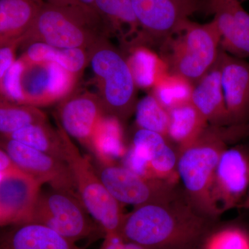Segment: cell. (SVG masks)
Masks as SVG:
<instances>
[{
	"instance_id": "cell-8",
	"label": "cell",
	"mask_w": 249,
	"mask_h": 249,
	"mask_svg": "<svg viewBox=\"0 0 249 249\" xmlns=\"http://www.w3.org/2000/svg\"><path fill=\"white\" fill-rule=\"evenodd\" d=\"M93 166L111 196L122 205L138 207L173 200L181 195L176 183L144 178L118 163L95 160Z\"/></svg>"
},
{
	"instance_id": "cell-3",
	"label": "cell",
	"mask_w": 249,
	"mask_h": 249,
	"mask_svg": "<svg viewBox=\"0 0 249 249\" xmlns=\"http://www.w3.org/2000/svg\"><path fill=\"white\" fill-rule=\"evenodd\" d=\"M106 33L99 16L78 4L44 2L20 45L42 42L58 48L89 51Z\"/></svg>"
},
{
	"instance_id": "cell-36",
	"label": "cell",
	"mask_w": 249,
	"mask_h": 249,
	"mask_svg": "<svg viewBox=\"0 0 249 249\" xmlns=\"http://www.w3.org/2000/svg\"><path fill=\"white\" fill-rule=\"evenodd\" d=\"M43 1L47 4L60 5V6L73 4L70 0H43Z\"/></svg>"
},
{
	"instance_id": "cell-14",
	"label": "cell",
	"mask_w": 249,
	"mask_h": 249,
	"mask_svg": "<svg viewBox=\"0 0 249 249\" xmlns=\"http://www.w3.org/2000/svg\"><path fill=\"white\" fill-rule=\"evenodd\" d=\"M218 61L224 99L232 125L249 124V63L220 49Z\"/></svg>"
},
{
	"instance_id": "cell-10",
	"label": "cell",
	"mask_w": 249,
	"mask_h": 249,
	"mask_svg": "<svg viewBox=\"0 0 249 249\" xmlns=\"http://www.w3.org/2000/svg\"><path fill=\"white\" fill-rule=\"evenodd\" d=\"M147 40L163 41L176 34L190 16L200 10L201 0H131Z\"/></svg>"
},
{
	"instance_id": "cell-26",
	"label": "cell",
	"mask_w": 249,
	"mask_h": 249,
	"mask_svg": "<svg viewBox=\"0 0 249 249\" xmlns=\"http://www.w3.org/2000/svg\"><path fill=\"white\" fill-rule=\"evenodd\" d=\"M45 122L47 116L38 108L0 96V135H9L31 124Z\"/></svg>"
},
{
	"instance_id": "cell-9",
	"label": "cell",
	"mask_w": 249,
	"mask_h": 249,
	"mask_svg": "<svg viewBox=\"0 0 249 249\" xmlns=\"http://www.w3.org/2000/svg\"><path fill=\"white\" fill-rule=\"evenodd\" d=\"M249 187V152L245 147H228L216 168L211 188L214 217L240 207Z\"/></svg>"
},
{
	"instance_id": "cell-11",
	"label": "cell",
	"mask_w": 249,
	"mask_h": 249,
	"mask_svg": "<svg viewBox=\"0 0 249 249\" xmlns=\"http://www.w3.org/2000/svg\"><path fill=\"white\" fill-rule=\"evenodd\" d=\"M0 147L8 155L16 168L28 174L41 184L51 188L76 193L73 175L66 162L0 135Z\"/></svg>"
},
{
	"instance_id": "cell-15",
	"label": "cell",
	"mask_w": 249,
	"mask_h": 249,
	"mask_svg": "<svg viewBox=\"0 0 249 249\" xmlns=\"http://www.w3.org/2000/svg\"><path fill=\"white\" fill-rule=\"evenodd\" d=\"M212 14L220 34L221 49L237 58H249V14L240 1H224Z\"/></svg>"
},
{
	"instance_id": "cell-20",
	"label": "cell",
	"mask_w": 249,
	"mask_h": 249,
	"mask_svg": "<svg viewBox=\"0 0 249 249\" xmlns=\"http://www.w3.org/2000/svg\"><path fill=\"white\" fill-rule=\"evenodd\" d=\"M127 63L137 88L151 89L163 76L169 67L165 59L142 44L131 46Z\"/></svg>"
},
{
	"instance_id": "cell-25",
	"label": "cell",
	"mask_w": 249,
	"mask_h": 249,
	"mask_svg": "<svg viewBox=\"0 0 249 249\" xmlns=\"http://www.w3.org/2000/svg\"><path fill=\"white\" fill-rule=\"evenodd\" d=\"M95 9L107 32L124 34L125 31V36L137 34L141 37L131 0H95Z\"/></svg>"
},
{
	"instance_id": "cell-33",
	"label": "cell",
	"mask_w": 249,
	"mask_h": 249,
	"mask_svg": "<svg viewBox=\"0 0 249 249\" xmlns=\"http://www.w3.org/2000/svg\"><path fill=\"white\" fill-rule=\"evenodd\" d=\"M16 168L8 154L0 147V173Z\"/></svg>"
},
{
	"instance_id": "cell-31",
	"label": "cell",
	"mask_w": 249,
	"mask_h": 249,
	"mask_svg": "<svg viewBox=\"0 0 249 249\" xmlns=\"http://www.w3.org/2000/svg\"><path fill=\"white\" fill-rule=\"evenodd\" d=\"M18 46V44H11L0 47V83L16 60V50Z\"/></svg>"
},
{
	"instance_id": "cell-4",
	"label": "cell",
	"mask_w": 249,
	"mask_h": 249,
	"mask_svg": "<svg viewBox=\"0 0 249 249\" xmlns=\"http://www.w3.org/2000/svg\"><path fill=\"white\" fill-rule=\"evenodd\" d=\"M97 80L105 115L125 122L135 110L136 86L127 58L106 36L89 49V62Z\"/></svg>"
},
{
	"instance_id": "cell-32",
	"label": "cell",
	"mask_w": 249,
	"mask_h": 249,
	"mask_svg": "<svg viewBox=\"0 0 249 249\" xmlns=\"http://www.w3.org/2000/svg\"><path fill=\"white\" fill-rule=\"evenodd\" d=\"M98 249H145L134 242L126 241L119 235H106L103 237L101 247Z\"/></svg>"
},
{
	"instance_id": "cell-24",
	"label": "cell",
	"mask_w": 249,
	"mask_h": 249,
	"mask_svg": "<svg viewBox=\"0 0 249 249\" xmlns=\"http://www.w3.org/2000/svg\"><path fill=\"white\" fill-rule=\"evenodd\" d=\"M5 137L65 161L63 140L59 127L54 129L47 122L31 124Z\"/></svg>"
},
{
	"instance_id": "cell-1",
	"label": "cell",
	"mask_w": 249,
	"mask_h": 249,
	"mask_svg": "<svg viewBox=\"0 0 249 249\" xmlns=\"http://www.w3.org/2000/svg\"><path fill=\"white\" fill-rule=\"evenodd\" d=\"M215 226V219L183 193L173 200L134 208L124 215L119 235L145 249H199Z\"/></svg>"
},
{
	"instance_id": "cell-38",
	"label": "cell",
	"mask_w": 249,
	"mask_h": 249,
	"mask_svg": "<svg viewBox=\"0 0 249 249\" xmlns=\"http://www.w3.org/2000/svg\"><path fill=\"white\" fill-rule=\"evenodd\" d=\"M6 172H2V173H0V182H1V180H2L3 178H4L5 174H6Z\"/></svg>"
},
{
	"instance_id": "cell-5",
	"label": "cell",
	"mask_w": 249,
	"mask_h": 249,
	"mask_svg": "<svg viewBox=\"0 0 249 249\" xmlns=\"http://www.w3.org/2000/svg\"><path fill=\"white\" fill-rule=\"evenodd\" d=\"M65 161L76 183L77 193L88 213L106 235H119L125 214L96 173L91 160L83 156L71 138L59 125Z\"/></svg>"
},
{
	"instance_id": "cell-13",
	"label": "cell",
	"mask_w": 249,
	"mask_h": 249,
	"mask_svg": "<svg viewBox=\"0 0 249 249\" xmlns=\"http://www.w3.org/2000/svg\"><path fill=\"white\" fill-rule=\"evenodd\" d=\"M58 111L60 127L91 152L95 130L105 116L98 95L72 93L60 101Z\"/></svg>"
},
{
	"instance_id": "cell-19",
	"label": "cell",
	"mask_w": 249,
	"mask_h": 249,
	"mask_svg": "<svg viewBox=\"0 0 249 249\" xmlns=\"http://www.w3.org/2000/svg\"><path fill=\"white\" fill-rule=\"evenodd\" d=\"M167 139L178 146V151L187 146L204 130L209 123L189 101L171 108Z\"/></svg>"
},
{
	"instance_id": "cell-40",
	"label": "cell",
	"mask_w": 249,
	"mask_h": 249,
	"mask_svg": "<svg viewBox=\"0 0 249 249\" xmlns=\"http://www.w3.org/2000/svg\"><path fill=\"white\" fill-rule=\"evenodd\" d=\"M0 227H2V224H1V216H0Z\"/></svg>"
},
{
	"instance_id": "cell-28",
	"label": "cell",
	"mask_w": 249,
	"mask_h": 249,
	"mask_svg": "<svg viewBox=\"0 0 249 249\" xmlns=\"http://www.w3.org/2000/svg\"><path fill=\"white\" fill-rule=\"evenodd\" d=\"M134 113L137 128L151 131L167 138L169 112L152 93L137 101Z\"/></svg>"
},
{
	"instance_id": "cell-29",
	"label": "cell",
	"mask_w": 249,
	"mask_h": 249,
	"mask_svg": "<svg viewBox=\"0 0 249 249\" xmlns=\"http://www.w3.org/2000/svg\"><path fill=\"white\" fill-rule=\"evenodd\" d=\"M199 249H249V229L239 224L216 225Z\"/></svg>"
},
{
	"instance_id": "cell-34",
	"label": "cell",
	"mask_w": 249,
	"mask_h": 249,
	"mask_svg": "<svg viewBox=\"0 0 249 249\" xmlns=\"http://www.w3.org/2000/svg\"><path fill=\"white\" fill-rule=\"evenodd\" d=\"M228 0H201L200 10L209 14H212L213 11L221 3ZM240 1V0H239Z\"/></svg>"
},
{
	"instance_id": "cell-39",
	"label": "cell",
	"mask_w": 249,
	"mask_h": 249,
	"mask_svg": "<svg viewBox=\"0 0 249 249\" xmlns=\"http://www.w3.org/2000/svg\"><path fill=\"white\" fill-rule=\"evenodd\" d=\"M70 1L73 4H77L76 2V0H70Z\"/></svg>"
},
{
	"instance_id": "cell-18",
	"label": "cell",
	"mask_w": 249,
	"mask_h": 249,
	"mask_svg": "<svg viewBox=\"0 0 249 249\" xmlns=\"http://www.w3.org/2000/svg\"><path fill=\"white\" fill-rule=\"evenodd\" d=\"M43 4V0H0V47L20 45Z\"/></svg>"
},
{
	"instance_id": "cell-22",
	"label": "cell",
	"mask_w": 249,
	"mask_h": 249,
	"mask_svg": "<svg viewBox=\"0 0 249 249\" xmlns=\"http://www.w3.org/2000/svg\"><path fill=\"white\" fill-rule=\"evenodd\" d=\"M122 123L113 116H103L95 130L91 152L95 160L103 163H117L127 147L124 145Z\"/></svg>"
},
{
	"instance_id": "cell-6",
	"label": "cell",
	"mask_w": 249,
	"mask_h": 249,
	"mask_svg": "<svg viewBox=\"0 0 249 249\" xmlns=\"http://www.w3.org/2000/svg\"><path fill=\"white\" fill-rule=\"evenodd\" d=\"M175 34L169 39L170 53L165 59L170 73L196 83L212 68L217 62L220 51L221 36L214 19L207 24L183 22Z\"/></svg>"
},
{
	"instance_id": "cell-23",
	"label": "cell",
	"mask_w": 249,
	"mask_h": 249,
	"mask_svg": "<svg viewBox=\"0 0 249 249\" xmlns=\"http://www.w3.org/2000/svg\"><path fill=\"white\" fill-rule=\"evenodd\" d=\"M24 62L22 86L24 104L37 107L55 103L50 62Z\"/></svg>"
},
{
	"instance_id": "cell-30",
	"label": "cell",
	"mask_w": 249,
	"mask_h": 249,
	"mask_svg": "<svg viewBox=\"0 0 249 249\" xmlns=\"http://www.w3.org/2000/svg\"><path fill=\"white\" fill-rule=\"evenodd\" d=\"M25 64L19 58L15 60L0 83V96L13 102L24 104L22 78Z\"/></svg>"
},
{
	"instance_id": "cell-35",
	"label": "cell",
	"mask_w": 249,
	"mask_h": 249,
	"mask_svg": "<svg viewBox=\"0 0 249 249\" xmlns=\"http://www.w3.org/2000/svg\"><path fill=\"white\" fill-rule=\"evenodd\" d=\"M76 2L86 11L98 16L95 9V0H76Z\"/></svg>"
},
{
	"instance_id": "cell-37",
	"label": "cell",
	"mask_w": 249,
	"mask_h": 249,
	"mask_svg": "<svg viewBox=\"0 0 249 249\" xmlns=\"http://www.w3.org/2000/svg\"><path fill=\"white\" fill-rule=\"evenodd\" d=\"M240 207L245 209H249V187L247 196H246L245 200H244L243 203H242Z\"/></svg>"
},
{
	"instance_id": "cell-27",
	"label": "cell",
	"mask_w": 249,
	"mask_h": 249,
	"mask_svg": "<svg viewBox=\"0 0 249 249\" xmlns=\"http://www.w3.org/2000/svg\"><path fill=\"white\" fill-rule=\"evenodd\" d=\"M193 87V83L186 78L168 72L152 88V94L169 110L191 101Z\"/></svg>"
},
{
	"instance_id": "cell-16",
	"label": "cell",
	"mask_w": 249,
	"mask_h": 249,
	"mask_svg": "<svg viewBox=\"0 0 249 249\" xmlns=\"http://www.w3.org/2000/svg\"><path fill=\"white\" fill-rule=\"evenodd\" d=\"M191 102L210 125H232L224 99L218 58L212 68L193 84Z\"/></svg>"
},
{
	"instance_id": "cell-7",
	"label": "cell",
	"mask_w": 249,
	"mask_h": 249,
	"mask_svg": "<svg viewBox=\"0 0 249 249\" xmlns=\"http://www.w3.org/2000/svg\"><path fill=\"white\" fill-rule=\"evenodd\" d=\"M89 214L78 193L50 187L41 190L31 222L45 226L74 243L98 234L104 237V232Z\"/></svg>"
},
{
	"instance_id": "cell-12",
	"label": "cell",
	"mask_w": 249,
	"mask_h": 249,
	"mask_svg": "<svg viewBox=\"0 0 249 249\" xmlns=\"http://www.w3.org/2000/svg\"><path fill=\"white\" fill-rule=\"evenodd\" d=\"M42 185L16 167L6 172L0 182L2 227L31 222Z\"/></svg>"
},
{
	"instance_id": "cell-2",
	"label": "cell",
	"mask_w": 249,
	"mask_h": 249,
	"mask_svg": "<svg viewBox=\"0 0 249 249\" xmlns=\"http://www.w3.org/2000/svg\"><path fill=\"white\" fill-rule=\"evenodd\" d=\"M249 134V124L209 125L189 145L178 150V174L187 199L206 215L214 217L211 188L216 168L231 142Z\"/></svg>"
},
{
	"instance_id": "cell-21",
	"label": "cell",
	"mask_w": 249,
	"mask_h": 249,
	"mask_svg": "<svg viewBox=\"0 0 249 249\" xmlns=\"http://www.w3.org/2000/svg\"><path fill=\"white\" fill-rule=\"evenodd\" d=\"M21 58L28 62H53L78 76L89 62V51L83 49H62L42 42L26 46Z\"/></svg>"
},
{
	"instance_id": "cell-17",
	"label": "cell",
	"mask_w": 249,
	"mask_h": 249,
	"mask_svg": "<svg viewBox=\"0 0 249 249\" xmlns=\"http://www.w3.org/2000/svg\"><path fill=\"white\" fill-rule=\"evenodd\" d=\"M0 249H81L52 229L35 222L11 226L0 235Z\"/></svg>"
}]
</instances>
